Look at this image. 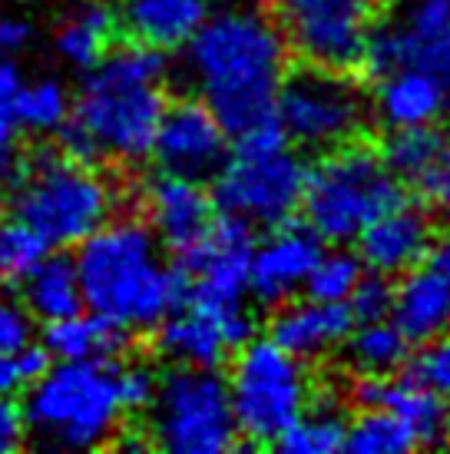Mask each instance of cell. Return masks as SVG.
Masks as SVG:
<instances>
[{
    "mask_svg": "<svg viewBox=\"0 0 450 454\" xmlns=\"http://www.w3.org/2000/svg\"><path fill=\"white\" fill-rule=\"evenodd\" d=\"M371 106L358 83L341 70L301 67L285 74L275 97V123L288 143L301 150L328 153L354 143L368 127Z\"/></svg>",
    "mask_w": 450,
    "mask_h": 454,
    "instance_id": "cell-10",
    "label": "cell"
},
{
    "mask_svg": "<svg viewBox=\"0 0 450 454\" xmlns=\"http://www.w3.org/2000/svg\"><path fill=\"white\" fill-rule=\"evenodd\" d=\"M50 253V246L17 215H0V286H20L27 272Z\"/></svg>",
    "mask_w": 450,
    "mask_h": 454,
    "instance_id": "cell-32",
    "label": "cell"
},
{
    "mask_svg": "<svg viewBox=\"0 0 450 454\" xmlns=\"http://www.w3.org/2000/svg\"><path fill=\"white\" fill-rule=\"evenodd\" d=\"M20 302L34 316V322H57L83 309L76 265L66 255H43L27 278L20 282Z\"/></svg>",
    "mask_w": 450,
    "mask_h": 454,
    "instance_id": "cell-26",
    "label": "cell"
},
{
    "mask_svg": "<svg viewBox=\"0 0 450 454\" xmlns=\"http://www.w3.org/2000/svg\"><path fill=\"white\" fill-rule=\"evenodd\" d=\"M377 24L381 0H288L282 34L308 67L348 74L364 64Z\"/></svg>",
    "mask_w": 450,
    "mask_h": 454,
    "instance_id": "cell-11",
    "label": "cell"
},
{
    "mask_svg": "<svg viewBox=\"0 0 450 454\" xmlns=\"http://www.w3.org/2000/svg\"><path fill=\"white\" fill-rule=\"evenodd\" d=\"M434 242V219L427 209L398 200L358 232V259L377 276H400L424 262Z\"/></svg>",
    "mask_w": 450,
    "mask_h": 454,
    "instance_id": "cell-18",
    "label": "cell"
},
{
    "mask_svg": "<svg viewBox=\"0 0 450 454\" xmlns=\"http://www.w3.org/2000/svg\"><path fill=\"white\" fill-rule=\"evenodd\" d=\"M143 215H146L152 236L163 246L175 253H186L189 246H196L202 232L213 226L215 202L202 190L199 179L159 169L143 186Z\"/></svg>",
    "mask_w": 450,
    "mask_h": 454,
    "instance_id": "cell-17",
    "label": "cell"
},
{
    "mask_svg": "<svg viewBox=\"0 0 450 454\" xmlns=\"http://www.w3.org/2000/svg\"><path fill=\"white\" fill-rule=\"evenodd\" d=\"M391 292L394 286L388 282V276H361V282L354 286V292L348 295V309L354 322H375V318H388L391 312Z\"/></svg>",
    "mask_w": 450,
    "mask_h": 454,
    "instance_id": "cell-37",
    "label": "cell"
},
{
    "mask_svg": "<svg viewBox=\"0 0 450 454\" xmlns=\"http://www.w3.org/2000/svg\"><path fill=\"white\" fill-rule=\"evenodd\" d=\"M11 186L13 215L50 249H70L116 215L120 190L97 163L70 153H43L17 163Z\"/></svg>",
    "mask_w": 450,
    "mask_h": 454,
    "instance_id": "cell-5",
    "label": "cell"
},
{
    "mask_svg": "<svg viewBox=\"0 0 450 454\" xmlns=\"http://www.w3.org/2000/svg\"><path fill=\"white\" fill-rule=\"evenodd\" d=\"M34 341V316L24 302L0 295V352H13Z\"/></svg>",
    "mask_w": 450,
    "mask_h": 454,
    "instance_id": "cell-38",
    "label": "cell"
},
{
    "mask_svg": "<svg viewBox=\"0 0 450 454\" xmlns=\"http://www.w3.org/2000/svg\"><path fill=\"white\" fill-rule=\"evenodd\" d=\"M186 70L199 100L229 133L275 120V97L288 74V40L265 7L209 11L186 43Z\"/></svg>",
    "mask_w": 450,
    "mask_h": 454,
    "instance_id": "cell-1",
    "label": "cell"
},
{
    "mask_svg": "<svg viewBox=\"0 0 450 454\" xmlns=\"http://www.w3.org/2000/svg\"><path fill=\"white\" fill-rule=\"evenodd\" d=\"M354 328L348 302H325V299H288L272 318V339L301 362H318L341 348Z\"/></svg>",
    "mask_w": 450,
    "mask_h": 454,
    "instance_id": "cell-20",
    "label": "cell"
},
{
    "mask_svg": "<svg viewBox=\"0 0 450 454\" xmlns=\"http://www.w3.org/2000/svg\"><path fill=\"white\" fill-rule=\"evenodd\" d=\"M27 444V421L24 408L17 398L0 395V454H11Z\"/></svg>",
    "mask_w": 450,
    "mask_h": 454,
    "instance_id": "cell-39",
    "label": "cell"
},
{
    "mask_svg": "<svg viewBox=\"0 0 450 454\" xmlns=\"http://www.w3.org/2000/svg\"><path fill=\"white\" fill-rule=\"evenodd\" d=\"M252 226L232 215L213 219L196 246L182 253L186 262V295L215 305H245L249 302V255Z\"/></svg>",
    "mask_w": 450,
    "mask_h": 454,
    "instance_id": "cell-14",
    "label": "cell"
},
{
    "mask_svg": "<svg viewBox=\"0 0 450 454\" xmlns=\"http://www.w3.org/2000/svg\"><path fill=\"white\" fill-rule=\"evenodd\" d=\"M47 365H50V358L34 341L24 348H13V352H0V395L4 398L24 395Z\"/></svg>",
    "mask_w": 450,
    "mask_h": 454,
    "instance_id": "cell-34",
    "label": "cell"
},
{
    "mask_svg": "<svg viewBox=\"0 0 450 454\" xmlns=\"http://www.w3.org/2000/svg\"><path fill=\"white\" fill-rule=\"evenodd\" d=\"M83 309L123 335L159 328L186 295V278L163 255V242L133 215H112L76 246Z\"/></svg>",
    "mask_w": 450,
    "mask_h": 454,
    "instance_id": "cell-4",
    "label": "cell"
},
{
    "mask_svg": "<svg viewBox=\"0 0 450 454\" xmlns=\"http://www.w3.org/2000/svg\"><path fill=\"white\" fill-rule=\"evenodd\" d=\"M229 153V129L215 120V114L202 100L166 103L163 120L156 127L150 156H156L159 169L179 176L206 179L222 166Z\"/></svg>",
    "mask_w": 450,
    "mask_h": 454,
    "instance_id": "cell-15",
    "label": "cell"
},
{
    "mask_svg": "<svg viewBox=\"0 0 450 454\" xmlns=\"http://www.w3.org/2000/svg\"><path fill=\"white\" fill-rule=\"evenodd\" d=\"M388 318L400 328L407 341H431L450 328V282L440 272L427 269H407L400 272V282L391 292Z\"/></svg>",
    "mask_w": 450,
    "mask_h": 454,
    "instance_id": "cell-21",
    "label": "cell"
},
{
    "mask_svg": "<svg viewBox=\"0 0 450 454\" xmlns=\"http://www.w3.org/2000/svg\"><path fill=\"white\" fill-rule=\"evenodd\" d=\"M444 438H450V408H447V415H444Z\"/></svg>",
    "mask_w": 450,
    "mask_h": 454,
    "instance_id": "cell-43",
    "label": "cell"
},
{
    "mask_svg": "<svg viewBox=\"0 0 450 454\" xmlns=\"http://www.w3.org/2000/svg\"><path fill=\"white\" fill-rule=\"evenodd\" d=\"M377 76H381V83L375 93V114L391 133L438 123L447 110L450 93L424 70L394 67V70H384Z\"/></svg>",
    "mask_w": 450,
    "mask_h": 454,
    "instance_id": "cell-22",
    "label": "cell"
},
{
    "mask_svg": "<svg viewBox=\"0 0 450 454\" xmlns=\"http://www.w3.org/2000/svg\"><path fill=\"white\" fill-rule=\"evenodd\" d=\"M308 169L278 123L238 133L232 153L213 173V202L245 226L272 229L299 213Z\"/></svg>",
    "mask_w": 450,
    "mask_h": 454,
    "instance_id": "cell-6",
    "label": "cell"
},
{
    "mask_svg": "<svg viewBox=\"0 0 450 454\" xmlns=\"http://www.w3.org/2000/svg\"><path fill=\"white\" fill-rule=\"evenodd\" d=\"M361 67L371 74L414 67L450 93V0H398L394 13L375 27Z\"/></svg>",
    "mask_w": 450,
    "mask_h": 454,
    "instance_id": "cell-12",
    "label": "cell"
},
{
    "mask_svg": "<svg viewBox=\"0 0 450 454\" xmlns=\"http://www.w3.org/2000/svg\"><path fill=\"white\" fill-rule=\"evenodd\" d=\"M414 379L424 381L431 391H438L440 398H450V335L424 341V348L414 362Z\"/></svg>",
    "mask_w": 450,
    "mask_h": 454,
    "instance_id": "cell-35",
    "label": "cell"
},
{
    "mask_svg": "<svg viewBox=\"0 0 450 454\" xmlns=\"http://www.w3.org/2000/svg\"><path fill=\"white\" fill-rule=\"evenodd\" d=\"M358 402L377 404V408H388L391 415H398L407 428L417 434L421 444H438L444 438V415H447V404L438 391H431L424 381L411 379H361L358 385Z\"/></svg>",
    "mask_w": 450,
    "mask_h": 454,
    "instance_id": "cell-25",
    "label": "cell"
},
{
    "mask_svg": "<svg viewBox=\"0 0 450 454\" xmlns=\"http://www.w3.org/2000/svg\"><path fill=\"white\" fill-rule=\"evenodd\" d=\"M252 4H255V7H265V11H268V7H285L288 0H252Z\"/></svg>",
    "mask_w": 450,
    "mask_h": 454,
    "instance_id": "cell-42",
    "label": "cell"
},
{
    "mask_svg": "<svg viewBox=\"0 0 450 454\" xmlns=\"http://www.w3.org/2000/svg\"><path fill=\"white\" fill-rule=\"evenodd\" d=\"M83 74L60 129L63 150L89 163H136L150 156L169 103L166 51L133 40L120 51L110 47Z\"/></svg>",
    "mask_w": 450,
    "mask_h": 454,
    "instance_id": "cell-2",
    "label": "cell"
},
{
    "mask_svg": "<svg viewBox=\"0 0 450 454\" xmlns=\"http://www.w3.org/2000/svg\"><path fill=\"white\" fill-rule=\"evenodd\" d=\"M322 239L308 226L278 223L249 255V295L262 305L295 299L322 255Z\"/></svg>",
    "mask_w": 450,
    "mask_h": 454,
    "instance_id": "cell-16",
    "label": "cell"
},
{
    "mask_svg": "<svg viewBox=\"0 0 450 454\" xmlns=\"http://www.w3.org/2000/svg\"><path fill=\"white\" fill-rule=\"evenodd\" d=\"M398 200H404L400 179L391 173L384 153L345 143L328 150L318 166L308 169L301 209L308 215V229L322 242H351Z\"/></svg>",
    "mask_w": 450,
    "mask_h": 454,
    "instance_id": "cell-7",
    "label": "cell"
},
{
    "mask_svg": "<svg viewBox=\"0 0 450 454\" xmlns=\"http://www.w3.org/2000/svg\"><path fill=\"white\" fill-rule=\"evenodd\" d=\"M427 265L434 269V272H440V276L450 282V232H444V236H434V242H431V249H427Z\"/></svg>",
    "mask_w": 450,
    "mask_h": 454,
    "instance_id": "cell-41",
    "label": "cell"
},
{
    "mask_svg": "<svg viewBox=\"0 0 450 454\" xmlns=\"http://www.w3.org/2000/svg\"><path fill=\"white\" fill-rule=\"evenodd\" d=\"M116 13L120 27L136 43L175 51L186 47L189 37L209 17V0H123Z\"/></svg>",
    "mask_w": 450,
    "mask_h": 454,
    "instance_id": "cell-23",
    "label": "cell"
},
{
    "mask_svg": "<svg viewBox=\"0 0 450 454\" xmlns=\"http://www.w3.org/2000/svg\"><path fill=\"white\" fill-rule=\"evenodd\" d=\"M417 444H421L417 434L398 415H391L388 408H377V404H368L345 434V448L351 454H407Z\"/></svg>",
    "mask_w": 450,
    "mask_h": 454,
    "instance_id": "cell-31",
    "label": "cell"
},
{
    "mask_svg": "<svg viewBox=\"0 0 450 454\" xmlns=\"http://www.w3.org/2000/svg\"><path fill=\"white\" fill-rule=\"evenodd\" d=\"M37 37V27L24 13H0V51L17 57Z\"/></svg>",
    "mask_w": 450,
    "mask_h": 454,
    "instance_id": "cell-40",
    "label": "cell"
},
{
    "mask_svg": "<svg viewBox=\"0 0 450 454\" xmlns=\"http://www.w3.org/2000/svg\"><path fill=\"white\" fill-rule=\"evenodd\" d=\"M123 332L106 318L80 309L74 316L47 322L43 352L50 362H93V358H116L123 348Z\"/></svg>",
    "mask_w": 450,
    "mask_h": 454,
    "instance_id": "cell-27",
    "label": "cell"
},
{
    "mask_svg": "<svg viewBox=\"0 0 450 454\" xmlns=\"http://www.w3.org/2000/svg\"><path fill=\"white\" fill-rule=\"evenodd\" d=\"M348 418L335 402H308L301 415L278 434L282 451L288 454H331L345 448Z\"/></svg>",
    "mask_w": 450,
    "mask_h": 454,
    "instance_id": "cell-29",
    "label": "cell"
},
{
    "mask_svg": "<svg viewBox=\"0 0 450 454\" xmlns=\"http://www.w3.org/2000/svg\"><path fill=\"white\" fill-rule=\"evenodd\" d=\"M159 355L173 365L219 368L245 339H252L255 322L245 305H215L199 299H182L156 328Z\"/></svg>",
    "mask_w": 450,
    "mask_h": 454,
    "instance_id": "cell-13",
    "label": "cell"
},
{
    "mask_svg": "<svg viewBox=\"0 0 450 454\" xmlns=\"http://www.w3.org/2000/svg\"><path fill=\"white\" fill-rule=\"evenodd\" d=\"M146 438L166 454H225L238 442L225 379L215 368L173 365L146 402Z\"/></svg>",
    "mask_w": 450,
    "mask_h": 454,
    "instance_id": "cell-8",
    "label": "cell"
},
{
    "mask_svg": "<svg viewBox=\"0 0 450 454\" xmlns=\"http://www.w3.org/2000/svg\"><path fill=\"white\" fill-rule=\"evenodd\" d=\"M70 103L74 93L66 90L60 76H34L24 80L17 90V123L20 133H34V137H50L60 133L66 116H70Z\"/></svg>",
    "mask_w": 450,
    "mask_h": 454,
    "instance_id": "cell-30",
    "label": "cell"
},
{
    "mask_svg": "<svg viewBox=\"0 0 450 454\" xmlns=\"http://www.w3.org/2000/svg\"><path fill=\"white\" fill-rule=\"evenodd\" d=\"M120 34V13L110 0H76L53 27V53L74 70H89Z\"/></svg>",
    "mask_w": 450,
    "mask_h": 454,
    "instance_id": "cell-24",
    "label": "cell"
},
{
    "mask_svg": "<svg viewBox=\"0 0 450 454\" xmlns=\"http://www.w3.org/2000/svg\"><path fill=\"white\" fill-rule=\"evenodd\" d=\"M24 83V76L17 70L11 53L0 51V150H13V143L20 137L17 123V90Z\"/></svg>",
    "mask_w": 450,
    "mask_h": 454,
    "instance_id": "cell-36",
    "label": "cell"
},
{
    "mask_svg": "<svg viewBox=\"0 0 450 454\" xmlns=\"http://www.w3.org/2000/svg\"><path fill=\"white\" fill-rule=\"evenodd\" d=\"M391 173L417 190L431 206L450 213V127L427 123L414 129H394L384 146Z\"/></svg>",
    "mask_w": 450,
    "mask_h": 454,
    "instance_id": "cell-19",
    "label": "cell"
},
{
    "mask_svg": "<svg viewBox=\"0 0 450 454\" xmlns=\"http://www.w3.org/2000/svg\"><path fill=\"white\" fill-rule=\"evenodd\" d=\"M364 265L354 253L345 249H322L318 262H314L312 276L305 282V289L312 299H325V302H348L354 286L361 282Z\"/></svg>",
    "mask_w": 450,
    "mask_h": 454,
    "instance_id": "cell-33",
    "label": "cell"
},
{
    "mask_svg": "<svg viewBox=\"0 0 450 454\" xmlns=\"http://www.w3.org/2000/svg\"><path fill=\"white\" fill-rule=\"evenodd\" d=\"M238 438L272 444L312 402V379L301 358L285 352L272 335L245 339L236 348L225 379Z\"/></svg>",
    "mask_w": 450,
    "mask_h": 454,
    "instance_id": "cell-9",
    "label": "cell"
},
{
    "mask_svg": "<svg viewBox=\"0 0 450 454\" xmlns=\"http://www.w3.org/2000/svg\"><path fill=\"white\" fill-rule=\"evenodd\" d=\"M341 348H345V362L358 379H384L400 372V365L407 362L411 341L400 335V328L391 318H375L351 328Z\"/></svg>",
    "mask_w": 450,
    "mask_h": 454,
    "instance_id": "cell-28",
    "label": "cell"
},
{
    "mask_svg": "<svg viewBox=\"0 0 450 454\" xmlns=\"http://www.w3.org/2000/svg\"><path fill=\"white\" fill-rule=\"evenodd\" d=\"M152 385L156 375L139 362H53L24 391L27 438L57 451L106 448L123 434L126 418L146 408Z\"/></svg>",
    "mask_w": 450,
    "mask_h": 454,
    "instance_id": "cell-3",
    "label": "cell"
}]
</instances>
